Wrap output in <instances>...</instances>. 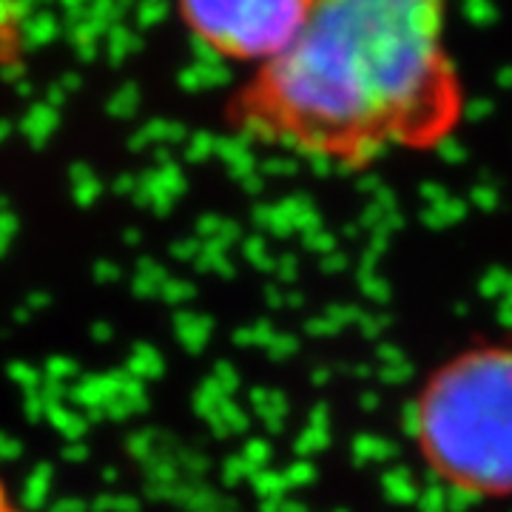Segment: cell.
<instances>
[{"mask_svg": "<svg viewBox=\"0 0 512 512\" xmlns=\"http://www.w3.org/2000/svg\"><path fill=\"white\" fill-rule=\"evenodd\" d=\"M0 512H20L18 507H15V501H12V495H9V490H6V484L0 481Z\"/></svg>", "mask_w": 512, "mask_h": 512, "instance_id": "5b68a950", "label": "cell"}, {"mask_svg": "<svg viewBox=\"0 0 512 512\" xmlns=\"http://www.w3.org/2000/svg\"><path fill=\"white\" fill-rule=\"evenodd\" d=\"M447 20L450 0H316L291 46L228 100V126L342 168L439 146L464 109Z\"/></svg>", "mask_w": 512, "mask_h": 512, "instance_id": "6da1fadb", "label": "cell"}, {"mask_svg": "<svg viewBox=\"0 0 512 512\" xmlns=\"http://www.w3.org/2000/svg\"><path fill=\"white\" fill-rule=\"evenodd\" d=\"M188 32L214 55L256 69L305 29L316 0H177Z\"/></svg>", "mask_w": 512, "mask_h": 512, "instance_id": "3957f363", "label": "cell"}, {"mask_svg": "<svg viewBox=\"0 0 512 512\" xmlns=\"http://www.w3.org/2000/svg\"><path fill=\"white\" fill-rule=\"evenodd\" d=\"M23 52V0H0V66Z\"/></svg>", "mask_w": 512, "mask_h": 512, "instance_id": "277c9868", "label": "cell"}, {"mask_svg": "<svg viewBox=\"0 0 512 512\" xmlns=\"http://www.w3.org/2000/svg\"><path fill=\"white\" fill-rule=\"evenodd\" d=\"M419 436L450 484L512 493V353H470L441 370L421 399Z\"/></svg>", "mask_w": 512, "mask_h": 512, "instance_id": "7a4b0ae2", "label": "cell"}]
</instances>
